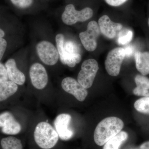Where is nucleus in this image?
Returning a JSON list of instances; mask_svg holds the SVG:
<instances>
[{"label":"nucleus","mask_w":149,"mask_h":149,"mask_svg":"<svg viewBox=\"0 0 149 149\" xmlns=\"http://www.w3.org/2000/svg\"><path fill=\"white\" fill-rule=\"evenodd\" d=\"M134 107L140 112L149 114V96L136 101L134 104Z\"/></svg>","instance_id":"aec40b11"},{"label":"nucleus","mask_w":149,"mask_h":149,"mask_svg":"<svg viewBox=\"0 0 149 149\" xmlns=\"http://www.w3.org/2000/svg\"><path fill=\"white\" fill-rule=\"evenodd\" d=\"M0 127L4 133L14 135L18 134L21 130V126L10 113L5 112L0 114Z\"/></svg>","instance_id":"f8f14e48"},{"label":"nucleus","mask_w":149,"mask_h":149,"mask_svg":"<svg viewBox=\"0 0 149 149\" xmlns=\"http://www.w3.org/2000/svg\"><path fill=\"white\" fill-rule=\"evenodd\" d=\"M125 57L124 48H116L110 51L105 61V67L109 75L116 76L119 74L121 64Z\"/></svg>","instance_id":"423d86ee"},{"label":"nucleus","mask_w":149,"mask_h":149,"mask_svg":"<svg viewBox=\"0 0 149 149\" xmlns=\"http://www.w3.org/2000/svg\"><path fill=\"white\" fill-rule=\"evenodd\" d=\"M18 87L12 81L0 83V102L5 100L17 91Z\"/></svg>","instance_id":"f3484780"},{"label":"nucleus","mask_w":149,"mask_h":149,"mask_svg":"<svg viewBox=\"0 0 149 149\" xmlns=\"http://www.w3.org/2000/svg\"><path fill=\"white\" fill-rule=\"evenodd\" d=\"M1 145L3 149H23L21 141L13 136L2 139Z\"/></svg>","instance_id":"6ab92c4d"},{"label":"nucleus","mask_w":149,"mask_h":149,"mask_svg":"<svg viewBox=\"0 0 149 149\" xmlns=\"http://www.w3.org/2000/svg\"><path fill=\"white\" fill-rule=\"evenodd\" d=\"M136 68L142 75L149 74V53L137 52L135 55Z\"/></svg>","instance_id":"dca6fc26"},{"label":"nucleus","mask_w":149,"mask_h":149,"mask_svg":"<svg viewBox=\"0 0 149 149\" xmlns=\"http://www.w3.org/2000/svg\"><path fill=\"white\" fill-rule=\"evenodd\" d=\"M59 136L52 126L47 122L39 123L35 128L34 139L37 145L44 149H50L56 146Z\"/></svg>","instance_id":"7ed1b4c3"},{"label":"nucleus","mask_w":149,"mask_h":149,"mask_svg":"<svg viewBox=\"0 0 149 149\" xmlns=\"http://www.w3.org/2000/svg\"><path fill=\"white\" fill-rule=\"evenodd\" d=\"M71 116L67 113H61L56 118L54 125L59 137L61 140L67 141L73 136L74 132L69 128Z\"/></svg>","instance_id":"9b49d317"},{"label":"nucleus","mask_w":149,"mask_h":149,"mask_svg":"<svg viewBox=\"0 0 149 149\" xmlns=\"http://www.w3.org/2000/svg\"><path fill=\"white\" fill-rule=\"evenodd\" d=\"M99 68L98 63L95 60L89 59L85 61L78 73L77 81L85 89L91 88Z\"/></svg>","instance_id":"39448f33"},{"label":"nucleus","mask_w":149,"mask_h":149,"mask_svg":"<svg viewBox=\"0 0 149 149\" xmlns=\"http://www.w3.org/2000/svg\"><path fill=\"white\" fill-rule=\"evenodd\" d=\"M125 50V57H129L133 55L134 52V48L133 46L131 45L127 46L124 48Z\"/></svg>","instance_id":"a878e982"},{"label":"nucleus","mask_w":149,"mask_h":149,"mask_svg":"<svg viewBox=\"0 0 149 149\" xmlns=\"http://www.w3.org/2000/svg\"><path fill=\"white\" fill-rule=\"evenodd\" d=\"M8 77L6 68L0 63V83L7 81Z\"/></svg>","instance_id":"5701e85b"},{"label":"nucleus","mask_w":149,"mask_h":149,"mask_svg":"<svg viewBox=\"0 0 149 149\" xmlns=\"http://www.w3.org/2000/svg\"><path fill=\"white\" fill-rule=\"evenodd\" d=\"M61 86L65 92L74 96L79 101H84L88 96V92L86 89L72 77H67L63 79Z\"/></svg>","instance_id":"9d476101"},{"label":"nucleus","mask_w":149,"mask_h":149,"mask_svg":"<svg viewBox=\"0 0 149 149\" xmlns=\"http://www.w3.org/2000/svg\"><path fill=\"white\" fill-rule=\"evenodd\" d=\"M6 69L10 80L19 85H22L25 81L24 73L17 68L15 60L10 59L6 62Z\"/></svg>","instance_id":"4468645a"},{"label":"nucleus","mask_w":149,"mask_h":149,"mask_svg":"<svg viewBox=\"0 0 149 149\" xmlns=\"http://www.w3.org/2000/svg\"><path fill=\"white\" fill-rule=\"evenodd\" d=\"M140 149H149V141L145 142L140 146Z\"/></svg>","instance_id":"bb28decb"},{"label":"nucleus","mask_w":149,"mask_h":149,"mask_svg":"<svg viewBox=\"0 0 149 149\" xmlns=\"http://www.w3.org/2000/svg\"><path fill=\"white\" fill-rule=\"evenodd\" d=\"M133 37V32L131 30H128L126 32L121 34L120 36H118L117 42L119 45H125L130 42Z\"/></svg>","instance_id":"4be33fe9"},{"label":"nucleus","mask_w":149,"mask_h":149,"mask_svg":"<svg viewBox=\"0 0 149 149\" xmlns=\"http://www.w3.org/2000/svg\"><path fill=\"white\" fill-rule=\"evenodd\" d=\"M7 45V43L6 41L3 38H0V61L5 52Z\"/></svg>","instance_id":"b1692460"},{"label":"nucleus","mask_w":149,"mask_h":149,"mask_svg":"<svg viewBox=\"0 0 149 149\" xmlns=\"http://www.w3.org/2000/svg\"><path fill=\"white\" fill-rule=\"evenodd\" d=\"M93 15V11L91 8L86 7L82 10L75 9L73 5H68L65 7L62 14V20L67 25H71L78 22H83L91 19Z\"/></svg>","instance_id":"20e7f679"},{"label":"nucleus","mask_w":149,"mask_h":149,"mask_svg":"<svg viewBox=\"0 0 149 149\" xmlns=\"http://www.w3.org/2000/svg\"><path fill=\"white\" fill-rule=\"evenodd\" d=\"M124 123L120 118L114 116L103 119L97 125L94 133V141L102 146L122 130Z\"/></svg>","instance_id":"f257e3e1"},{"label":"nucleus","mask_w":149,"mask_h":149,"mask_svg":"<svg viewBox=\"0 0 149 149\" xmlns=\"http://www.w3.org/2000/svg\"><path fill=\"white\" fill-rule=\"evenodd\" d=\"M29 74L32 85L36 89L42 90L47 86L48 82L47 73L42 64L35 63L32 65Z\"/></svg>","instance_id":"1a4fd4ad"},{"label":"nucleus","mask_w":149,"mask_h":149,"mask_svg":"<svg viewBox=\"0 0 149 149\" xmlns=\"http://www.w3.org/2000/svg\"><path fill=\"white\" fill-rule=\"evenodd\" d=\"M98 25L100 31L105 37L109 39H113L117 32L122 29L123 25L120 23L112 21L109 16L104 15L99 19Z\"/></svg>","instance_id":"ddd939ff"},{"label":"nucleus","mask_w":149,"mask_h":149,"mask_svg":"<svg viewBox=\"0 0 149 149\" xmlns=\"http://www.w3.org/2000/svg\"><path fill=\"white\" fill-rule=\"evenodd\" d=\"M36 50L40 60L45 64L53 65L58 61L59 58L58 51L50 42L41 41L37 44Z\"/></svg>","instance_id":"6e6552de"},{"label":"nucleus","mask_w":149,"mask_h":149,"mask_svg":"<svg viewBox=\"0 0 149 149\" xmlns=\"http://www.w3.org/2000/svg\"><path fill=\"white\" fill-rule=\"evenodd\" d=\"M128 138L127 133L125 131H121L104 145L103 149H119L121 145L127 140Z\"/></svg>","instance_id":"a211bd4d"},{"label":"nucleus","mask_w":149,"mask_h":149,"mask_svg":"<svg viewBox=\"0 0 149 149\" xmlns=\"http://www.w3.org/2000/svg\"><path fill=\"white\" fill-rule=\"evenodd\" d=\"M106 2L112 6H118L126 2L128 0H105Z\"/></svg>","instance_id":"393cba45"},{"label":"nucleus","mask_w":149,"mask_h":149,"mask_svg":"<svg viewBox=\"0 0 149 149\" xmlns=\"http://www.w3.org/2000/svg\"><path fill=\"white\" fill-rule=\"evenodd\" d=\"M15 6L21 9H25L32 6L34 3L33 0H10Z\"/></svg>","instance_id":"412c9836"},{"label":"nucleus","mask_w":149,"mask_h":149,"mask_svg":"<svg viewBox=\"0 0 149 149\" xmlns=\"http://www.w3.org/2000/svg\"><path fill=\"white\" fill-rule=\"evenodd\" d=\"M100 32L98 24L95 21L90 22L87 26V30L80 32L79 38L85 49L91 52L96 49Z\"/></svg>","instance_id":"0eeeda50"},{"label":"nucleus","mask_w":149,"mask_h":149,"mask_svg":"<svg viewBox=\"0 0 149 149\" xmlns=\"http://www.w3.org/2000/svg\"><path fill=\"white\" fill-rule=\"evenodd\" d=\"M57 49L62 63L73 68L81 61L82 57L78 52L77 46L72 41L65 42L64 35L58 34L56 37Z\"/></svg>","instance_id":"f03ea898"},{"label":"nucleus","mask_w":149,"mask_h":149,"mask_svg":"<svg viewBox=\"0 0 149 149\" xmlns=\"http://www.w3.org/2000/svg\"><path fill=\"white\" fill-rule=\"evenodd\" d=\"M148 26L149 27V17L148 18Z\"/></svg>","instance_id":"c85d7f7f"},{"label":"nucleus","mask_w":149,"mask_h":149,"mask_svg":"<svg viewBox=\"0 0 149 149\" xmlns=\"http://www.w3.org/2000/svg\"><path fill=\"white\" fill-rule=\"evenodd\" d=\"M136 86L133 93L136 95L149 97V78L143 75L138 74L135 78Z\"/></svg>","instance_id":"2eb2a0df"},{"label":"nucleus","mask_w":149,"mask_h":149,"mask_svg":"<svg viewBox=\"0 0 149 149\" xmlns=\"http://www.w3.org/2000/svg\"><path fill=\"white\" fill-rule=\"evenodd\" d=\"M5 32L2 30L0 28V38H3L4 36Z\"/></svg>","instance_id":"cd10ccee"}]
</instances>
